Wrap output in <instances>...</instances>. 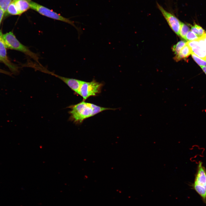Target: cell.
I'll return each mask as SVG.
<instances>
[{"mask_svg":"<svg viewBox=\"0 0 206 206\" xmlns=\"http://www.w3.org/2000/svg\"><path fill=\"white\" fill-rule=\"evenodd\" d=\"M70 113L71 118L76 123H80L85 119L103 111L115 109L98 106L94 104L82 101L70 106Z\"/></svg>","mask_w":206,"mask_h":206,"instance_id":"1","label":"cell"},{"mask_svg":"<svg viewBox=\"0 0 206 206\" xmlns=\"http://www.w3.org/2000/svg\"><path fill=\"white\" fill-rule=\"evenodd\" d=\"M0 72L4 73V74H10L9 73V72H7L6 71H3V70H0Z\"/></svg>","mask_w":206,"mask_h":206,"instance_id":"22","label":"cell"},{"mask_svg":"<svg viewBox=\"0 0 206 206\" xmlns=\"http://www.w3.org/2000/svg\"><path fill=\"white\" fill-rule=\"evenodd\" d=\"M187 44L191 48L192 53L206 61V52L201 46L197 39L188 41Z\"/></svg>","mask_w":206,"mask_h":206,"instance_id":"9","label":"cell"},{"mask_svg":"<svg viewBox=\"0 0 206 206\" xmlns=\"http://www.w3.org/2000/svg\"><path fill=\"white\" fill-rule=\"evenodd\" d=\"M192 53V51L191 48L186 43L179 54L175 56L174 59L176 61L178 62L182 59L187 58Z\"/></svg>","mask_w":206,"mask_h":206,"instance_id":"11","label":"cell"},{"mask_svg":"<svg viewBox=\"0 0 206 206\" xmlns=\"http://www.w3.org/2000/svg\"><path fill=\"white\" fill-rule=\"evenodd\" d=\"M192 58L194 61L200 66H206V61L200 58L196 54L192 53L191 54Z\"/></svg>","mask_w":206,"mask_h":206,"instance_id":"16","label":"cell"},{"mask_svg":"<svg viewBox=\"0 0 206 206\" xmlns=\"http://www.w3.org/2000/svg\"><path fill=\"white\" fill-rule=\"evenodd\" d=\"M0 61H1L4 63V61L0 55Z\"/></svg>","mask_w":206,"mask_h":206,"instance_id":"23","label":"cell"},{"mask_svg":"<svg viewBox=\"0 0 206 206\" xmlns=\"http://www.w3.org/2000/svg\"><path fill=\"white\" fill-rule=\"evenodd\" d=\"M203 70L204 72L206 75V66H200Z\"/></svg>","mask_w":206,"mask_h":206,"instance_id":"21","label":"cell"},{"mask_svg":"<svg viewBox=\"0 0 206 206\" xmlns=\"http://www.w3.org/2000/svg\"><path fill=\"white\" fill-rule=\"evenodd\" d=\"M30 8L37 11L40 14L48 17L69 24L77 29H78L74 24V22L64 17L51 10L30 0H28Z\"/></svg>","mask_w":206,"mask_h":206,"instance_id":"4","label":"cell"},{"mask_svg":"<svg viewBox=\"0 0 206 206\" xmlns=\"http://www.w3.org/2000/svg\"><path fill=\"white\" fill-rule=\"evenodd\" d=\"M13 0H0V8L5 12H7L8 7Z\"/></svg>","mask_w":206,"mask_h":206,"instance_id":"17","label":"cell"},{"mask_svg":"<svg viewBox=\"0 0 206 206\" xmlns=\"http://www.w3.org/2000/svg\"><path fill=\"white\" fill-rule=\"evenodd\" d=\"M157 5L170 27L176 34L179 36L181 21L173 14L165 10L158 3H157Z\"/></svg>","mask_w":206,"mask_h":206,"instance_id":"6","label":"cell"},{"mask_svg":"<svg viewBox=\"0 0 206 206\" xmlns=\"http://www.w3.org/2000/svg\"><path fill=\"white\" fill-rule=\"evenodd\" d=\"M7 12L9 14L12 15H20L14 4L12 1L9 6Z\"/></svg>","mask_w":206,"mask_h":206,"instance_id":"15","label":"cell"},{"mask_svg":"<svg viewBox=\"0 0 206 206\" xmlns=\"http://www.w3.org/2000/svg\"><path fill=\"white\" fill-rule=\"evenodd\" d=\"M1 37L6 48L13 49L21 52L34 60L40 65L39 57L37 54L31 51L27 46L24 45L17 39L12 32L4 34H2Z\"/></svg>","mask_w":206,"mask_h":206,"instance_id":"2","label":"cell"},{"mask_svg":"<svg viewBox=\"0 0 206 206\" xmlns=\"http://www.w3.org/2000/svg\"><path fill=\"white\" fill-rule=\"evenodd\" d=\"M191 186L206 205V169L201 162L198 165L194 182Z\"/></svg>","mask_w":206,"mask_h":206,"instance_id":"3","label":"cell"},{"mask_svg":"<svg viewBox=\"0 0 206 206\" xmlns=\"http://www.w3.org/2000/svg\"><path fill=\"white\" fill-rule=\"evenodd\" d=\"M12 2L20 15L30 8L28 0H13Z\"/></svg>","mask_w":206,"mask_h":206,"instance_id":"10","label":"cell"},{"mask_svg":"<svg viewBox=\"0 0 206 206\" xmlns=\"http://www.w3.org/2000/svg\"></svg>","mask_w":206,"mask_h":206,"instance_id":"24","label":"cell"},{"mask_svg":"<svg viewBox=\"0 0 206 206\" xmlns=\"http://www.w3.org/2000/svg\"><path fill=\"white\" fill-rule=\"evenodd\" d=\"M201 37L203 40L204 47L206 52V33Z\"/></svg>","mask_w":206,"mask_h":206,"instance_id":"20","label":"cell"},{"mask_svg":"<svg viewBox=\"0 0 206 206\" xmlns=\"http://www.w3.org/2000/svg\"><path fill=\"white\" fill-rule=\"evenodd\" d=\"M5 13L4 11L0 8V25Z\"/></svg>","mask_w":206,"mask_h":206,"instance_id":"19","label":"cell"},{"mask_svg":"<svg viewBox=\"0 0 206 206\" xmlns=\"http://www.w3.org/2000/svg\"><path fill=\"white\" fill-rule=\"evenodd\" d=\"M187 42L183 41L178 42L172 47V50L175 56L178 55L182 48L186 45Z\"/></svg>","mask_w":206,"mask_h":206,"instance_id":"13","label":"cell"},{"mask_svg":"<svg viewBox=\"0 0 206 206\" xmlns=\"http://www.w3.org/2000/svg\"><path fill=\"white\" fill-rule=\"evenodd\" d=\"M49 74L59 78L74 91L79 95L80 88L83 81L60 76L50 71Z\"/></svg>","mask_w":206,"mask_h":206,"instance_id":"7","label":"cell"},{"mask_svg":"<svg viewBox=\"0 0 206 206\" xmlns=\"http://www.w3.org/2000/svg\"><path fill=\"white\" fill-rule=\"evenodd\" d=\"M2 33H0V55L4 61L5 64L12 72H18V67L12 64L8 60L6 48L3 42L1 37Z\"/></svg>","mask_w":206,"mask_h":206,"instance_id":"8","label":"cell"},{"mask_svg":"<svg viewBox=\"0 0 206 206\" xmlns=\"http://www.w3.org/2000/svg\"><path fill=\"white\" fill-rule=\"evenodd\" d=\"M199 38L192 31H189L187 33L185 40L187 41H189L197 40Z\"/></svg>","mask_w":206,"mask_h":206,"instance_id":"18","label":"cell"},{"mask_svg":"<svg viewBox=\"0 0 206 206\" xmlns=\"http://www.w3.org/2000/svg\"><path fill=\"white\" fill-rule=\"evenodd\" d=\"M103 84L94 80L90 82L84 81L81 86L80 95L85 100L100 93Z\"/></svg>","mask_w":206,"mask_h":206,"instance_id":"5","label":"cell"},{"mask_svg":"<svg viewBox=\"0 0 206 206\" xmlns=\"http://www.w3.org/2000/svg\"><path fill=\"white\" fill-rule=\"evenodd\" d=\"M189 27L184 23L181 22V27L179 36L185 39L186 35L188 32L190 31Z\"/></svg>","mask_w":206,"mask_h":206,"instance_id":"14","label":"cell"},{"mask_svg":"<svg viewBox=\"0 0 206 206\" xmlns=\"http://www.w3.org/2000/svg\"><path fill=\"white\" fill-rule=\"evenodd\" d=\"M191 31L199 38L205 33V30L201 27L196 24H195L193 26H191Z\"/></svg>","mask_w":206,"mask_h":206,"instance_id":"12","label":"cell"}]
</instances>
